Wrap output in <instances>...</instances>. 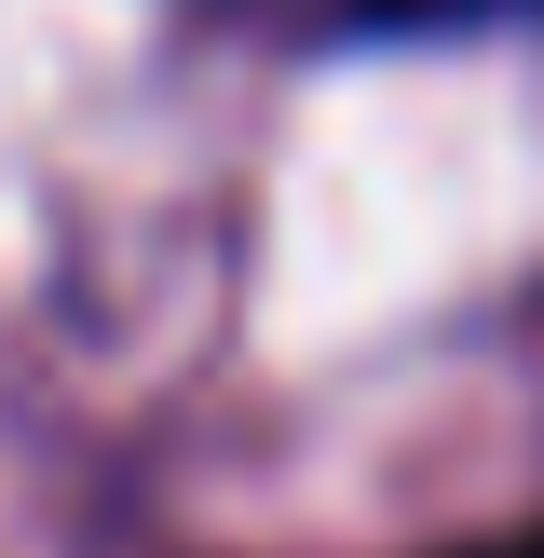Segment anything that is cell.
Wrapping results in <instances>:
<instances>
[{
  "label": "cell",
  "mask_w": 544,
  "mask_h": 558,
  "mask_svg": "<svg viewBox=\"0 0 544 558\" xmlns=\"http://www.w3.org/2000/svg\"><path fill=\"white\" fill-rule=\"evenodd\" d=\"M462 558H544V532H504V545H462Z\"/></svg>",
  "instance_id": "1"
}]
</instances>
